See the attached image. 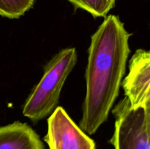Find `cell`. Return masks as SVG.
I'll list each match as a JSON object with an SVG mask.
<instances>
[{"label":"cell","mask_w":150,"mask_h":149,"mask_svg":"<svg viewBox=\"0 0 150 149\" xmlns=\"http://www.w3.org/2000/svg\"><path fill=\"white\" fill-rule=\"evenodd\" d=\"M130 35L118 16L109 15L91 37L79 126L86 134H94L108 119L125 74Z\"/></svg>","instance_id":"obj_1"},{"label":"cell","mask_w":150,"mask_h":149,"mask_svg":"<svg viewBox=\"0 0 150 149\" xmlns=\"http://www.w3.org/2000/svg\"><path fill=\"white\" fill-rule=\"evenodd\" d=\"M35 0H0V16L19 18L33 7Z\"/></svg>","instance_id":"obj_8"},{"label":"cell","mask_w":150,"mask_h":149,"mask_svg":"<svg viewBox=\"0 0 150 149\" xmlns=\"http://www.w3.org/2000/svg\"><path fill=\"white\" fill-rule=\"evenodd\" d=\"M75 48L61 50L47 62L39 83L32 89L23 105V116L37 123L57 108L62 89L77 62Z\"/></svg>","instance_id":"obj_2"},{"label":"cell","mask_w":150,"mask_h":149,"mask_svg":"<svg viewBox=\"0 0 150 149\" xmlns=\"http://www.w3.org/2000/svg\"><path fill=\"white\" fill-rule=\"evenodd\" d=\"M0 149H45L36 131L26 123L15 121L0 127Z\"/></svg>","instance_id":"obj_6"},{"label":"cell","mask_w":150,"mask_h":149,"mask_svg":"<svg viewBox=\"0 0 150 149\" xmlns=\"http://www.w3.org/2000/svg\"><path fill=\"white\" fill-rule=\"evenodd\" d=\"M121 86L132 107L150 105L149 51L136 50L129 61V72Z\"/></svg>","instance_id":"obj_5"},{"label":"cell","mask_w":150,"mask_h":149,"mask_svg":"<svg viewBox=\"0 0 150 149\" xmlns=\"http://www.w3.org/2000/svg\"><path fill=\"white\" fill-rule=\"evenodd\" d=\"M114 149H150V105L132 107L125 97L112 110Z\"/></svg>","instance_id":"obj_3"},{"label":"cell","mask_w":150,"mask_h":149,"mask_svg":"<svg viewBox=\"0 0 150 149\" xmlns=\"http://www.w3.org/2000/svg\"><path fill=\"white\" fill-rule=\"evenodd\" d=\"M44 140L49 149H96L94 140L59 106L48 117Z\"/></svg>","instance_id":"obj_4"},{"label":"cell","mask_w":150,"mask_h":149,"mask_svg":"<svg viewBox=\"0 0 150 149\" xmlns=\"http://www.w3.org/2000/svg\"><path fill=\"white\" fill-rule=\"evenodd\" d=\"M76 9L88 12L94 18H104L114 7L117 0H67Z\"/></svg>","instance_id":"obj_7"}]
</instances>
